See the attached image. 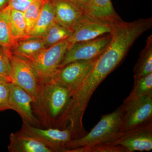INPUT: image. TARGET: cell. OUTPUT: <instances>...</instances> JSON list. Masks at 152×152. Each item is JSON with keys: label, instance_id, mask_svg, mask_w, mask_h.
Wrapping results in <instances>:
<instances>
[{"label": "cell", "instance_id": "7a4b0ae2", "mask_svg": "<svg viewBox=\"0 0 152 152\" xmlns=\"http://www.w3.org/2000/svg\"><path fill=\"white\" fill-rule=\"evenodd\" d=\"M122 112L121 105L114 112L102 116L90 132L67 143L64 152L78 148L113 142L121 134Z\"/></svg>", "mask_w": 152, "mask_h": 152}, {"label": "cell", "instance_id": "52a82bcc", "mask_svg": "<svg viewBox=\"0 0 152 152\" xmlns=\"http://www.w3.org/2000/svg\"><path fill=\"white\" fill-rule=\"evenodd\" d=\"M111 39L110 34L69 45L58 69L75 61L96 58L103 53Z\"/></svg>", "mask_w": 152, "mask_h": 152}, {"label": "cell", "instance_id": "7402d4cb", "mask_svg": "<svg viewBox=\"0 0 152 152\" xmlns=\"http://www.w3.org/2000/svg\"><path fill=\"white\" fill-rule=\"evenodd\" d=\"M134 84L130 96L134 97H152V73L134 79Z\"/></svg>", "mask_w": 152, "mask_h": 152}, {"label": "cell", "instance_id": "d4e9b609", "mask_svg": "<svg viewBox=\"0 0 152 152\" xmlns=\"http://www.w3.org/2000/svg\"><path fill=\"white\" fill-rule=\"evenodd\" d=\"M11 83L7 79L0 77V111L10 110L9 100Z\"/></svg>", "mask_w": 152, "mask_h": 152}, {"label": "cell", "instance_id": "7c38bea8", "mask_svg": "<svg viewBox=\"0 0 152 152\" xmlns=\"http://www.w3.org/2000/svg\"><path fill=\"white\" fill-rule=\"evenodd\" d=\"M10 152H54L50 147L23 129L11 133Z\"/></svg>", "mask_w": 152, "mask_h": 152}, {"label": "cell", "instance_id": "8fae6325", "mask_svg": "<svg viewBox=\"0 0 152 152\" xmlns=\"http://www.w3.org/2000/svg\"><path fill=\"white\" fill-rule=\"evenodd\" d=\"M33 100L26 91L18 85L11 83L9 103L10 110L16 112L23 121L37 127L41 128V123L33 110Z\"/></svg>", "mask_w": 152, "mask_h": 152}, {"label": "cell", "instance_id": "277c9868", "mask_svg": "<svg viewBox=\"0 0 152 152\" xmlns=\"http://www.w3.org/2000/svg\"><path fill=\"white\" fill-rule=\"evenodd\" d=\"M69 47L67 40L45 48L29 60L40 84L53 78Z\"/></svg>", "mask_w": 152, "mask_h": 152}, {"label": "cell", "instance_id": "f1b7e54d", "mask_svg": "<svg viewBox=\"0 0 152 152\" xmlns=\"http://www.w3.org/2000/svg\"><path fill=\"white\" fill-rule=\"evenodd\" d=\"M48 1H52V0H48Z\"/></svg>", "mask_w": 152, "mask_h": 152}, {"label": "cell", "instance_id": "6da1fadb", "mask_svg": "<svg viewBox=\"0 0 152 152\" xmlns=\"http://www.w3.org/2000/svg\"><path fill=\"white\" fill-rule=\"evenodd\" d=\"M72 96L69 90L52 79L40 84L38 100L32 107L42 126L56 128Z\"/></svg>", "mask_w": 152, "mask_h": 152}, {"label": "cell", "instance_id": "3957f363", "mask_svg": "<svg viewBox=\"0 0 152 152\" xmlns=\"http://www.w3.org/2000/svg\"><path fill=\"white\" fill-rule=\"evenodd\" d=\"M122 107L121 133L152 123V97L129 95Z\"/></svg>", "mask_w": 152, "mask_h": 152}, {"label": "cell", "instance_id": "cb8c5ba5", "mask_svg": "<svg viewBox=\"0 0 152 152\" xmlns=\"http://www.w3.org/2000/svg\"><path fill=\"white\" fill-rule=\"evenodd\" d=\"M8 50L0 46V77L12 83Z\"/></svg>", "mask_w": 152, "mask_h": 152}, {"label": "cell", "instance_id": "ac0fdd59", "mask_svg": "<svg viewBox=\"0 0 152 152\" xmlns=\"http://www.w3.org/2000/svg\"><path fill=\"white\" fill-rule=\"evenodd\" d=\"M10 27L15 44L19 41L30 37L27 30L23 12L11 9Z\"/></svg>", "mask_w": 152, "mask_h": 152}, {"label": "cell", "instance_id": "8992f818", "mask_svg": "<svg viewBox=\"0 0 152 152\" xmlns=\"http://www.w3.org/2000/svg\"><path fill=\"white\" fill-rule=\"evenodd\" d=\"M119 23H114L83 13L72 28V34L67 39L69 46L111 34Z\"/></svg>", "mask_w": 152, "mask_h": 152}, {"label": "cell", "instance_id": "9a60e30c", "mask_svg": "<svg viewBox=\"0 0 152 152\" xmlns=\"http://www.w3.org/2000/svg\"><path fill=\"white\" fill-rule=\"evenodd\" d=\"M55 22L56 19L53 6L50 1H47L30 33V37H42Z\"/></svg>", "mask_w": 152, "mask_h": 152}, {"label": "cell", "instance_id": "603a6c76", "mask_svg": "<svg viewBox=\"0 0 152 152\" xmlns=\"http://www.w3.org/2000/svg\"><path fill=\"white\" fill-rule=\"evenodd\" d=\"M67 152H128L127 150L120 145L111 143L97 145L93 146L78 148L69 150Z\"/></svg>", "mask_w": 152, "mask_h": 152}, {"label": "cell", "instance_id": "30bf717a", "mask_svg": "<svg viewBox=\"0 0 152 152\" xmlns=\"http://www.w3.org/2000/svg\"><path fill=\"white\" fill-rule=\"evenodd\" d=\"M111 144L124 147L128 152L151 151L152 123L121 133Z\"/></svg>", "mask_w": 152, "mask_h": 152}, {"label": "cell", "instance_id": "5bb4252c", "mask_svg": "<svg viewBox=\"0 0 152 152\" xmlns=\"http://www.w3.org/2000/svg\"><path fill=\"white\" fill-rule=\"evenodd\" d=\"M45 48L42 38L30 37L17 42L10 50L15 56L29 60Z\"/></svg>", "mask_w": 152, "mask_h": 152}, {"label": "cell", "instance_id": "4316f807", "mask_svg": "<svg viewBox=\"0 0 152 152\" xmlns=\"http://www.w3.org/2000/svg\"><path fill=\"white\" fill-rule=\"evenodd\" d=\"M34 0H10L9 7L11 9L24 12Z\"/></svg>", "mask_w": 152, "mask_h": 152}, {"label": "cell", "instance_id": "83f0119b", "mask_svg": "<svg viewBox=\"0 0 152 152\" xmlns=\"http://www.w3.org/2000/svg\"><path fill=\"white\" fill-rule=\"evenodd\" d=\"M10 0H0V11L8 7Z\"/></svg>", "mask_w": 152, "mask_h": 152}, {"label": "cell", "instance_id": "ffe728a7", "mask_svg": "<svg viewBox=\"0 0 152 152\" xmlns=\"http://www.w3.org/2000/svg\"><path fill=\"white\" fill-rule=\"evenodd\" d=\"M10 12L9 6L0 11V46L10 49L15 44L10 27Z\"/></svg>", "mask_w": 152, "mask_h": 152}, {"label": "cell", "instance_id": "ba28073f", "mask_svg": "<svg viewBox=\"0 0 152 152\" xmlns=\"http://www.w3.org/2000/svg\"><path fill=\"white\" fill-rule=\"evenodd\" d=\"M97 58L69 63L59 68L52 79L67 89L72 95L92 69Z\"/></svg>", "mask_w": 152, "mask_h": 152}, {"label": "cell", "instance_id": "2e32d148", "mask_svg": "<svg viewBox=\"0 0 152 152\" xmlns=\"http://www.w3.org/2000/svg\"><path fill=\"white\" fill-rule=\"evenodd\" d=\"M92 16L114 23L123 21L115 11L111 0H92Z\"/></svg>", "mask_w": 152, "mask_h": 152}, {"label": "cell", "instance_id": "e0dca14e", "mask_svg": "<svg viewBox=\"0 0 152 152\" xmlns=\"http://www.w3.org/2000/svg\"><path fill=\"white\" fill-rule=\"evenodd\" d=\"M134 79L152 73V35L147 38L145 48L141 52L134 67Z\"/></svg>", "mask_w": 152, "mask_h": 152}, {"label": "cell", "instance_id": "9c48e42d", "mask_svg": "<svg viewBox=\"0 0 152 152\" xmlns=\"http://www.w3.org/2000/svg\"><path fill=\"white\" fill-rule=\"evenodd\" d=\"M21 129L46 145L54 152H64L66 144L72 140L69 127L64 129L55 128L43 129L23 121Z\"/></svg>", "mask_w": 152, "mask_h": 152}, {"label": "cell", "instance_id": "44dd1931", "mask_svg": "<svg viewBox=\"0 0 152 152\" xmlns=\"http://www.w3.org/2000/svg\"><path fill=\"white\" fill-rule=\"evenodd\" d=\"M48 0H34L23 12L29 35Z\"/></svg>", "mask_w": 152, "mask_h": 152}, {"label": "cell", "instance_id": "484cf974", "mask_svg": "<svg viewBox=\"0 0 152 152\" xmlns=\"http://www.w3.org/2000/svg\"><path fill=\"white\" fill-rule=\"evenodd\" d=\"M84 14L91 15L92 0H69ZM92 16V15H91Z\"/></svg>", "mask_w": 152, "mask_h": 152}, {"label": "cell", "instance_id": "4fadbf2b", "mask_svg": "<svg viewBox=\"0 0 152 152\" xmlns=\"http://www.w3.org/2000/svg\"><path fill=\"white\" fill-rule=\"evenodd\" d=\"M56 22L66 27L72 28L84 13L69 0H52Z\"/></svg>", "mask_w": 152, "mask_h": 152}, {"label": "cell", "instance_id": "d6986e66", "mask_svg": "<svg viewBox=\"0 0 152 152\" xmlns=\"http://www.w3.org/2000/svg\"><path fill=\"white\" fill-rule=\"evenodd\" d=\"M72 33V30L55 22L42 37L46 48L67 40Z\"/></svg>", "mask_w": 152, "mask_h": 152}, {"label": "cell", "instance_id": "5b68a950", "mask_svg": "<svg viewBox=\"0 0 152 152\" xmlns=\"http://www.w3.org/2000/svg\"><path fill=\"white\" fill-rule=\"evenodd\" d=\"M13 83L26 91L33 100L32 106L39 97L40 84L30 61L15 56L8 50Z\"/></svg>", "mask_w": 152, "mask_h": 152}]
</instances>
